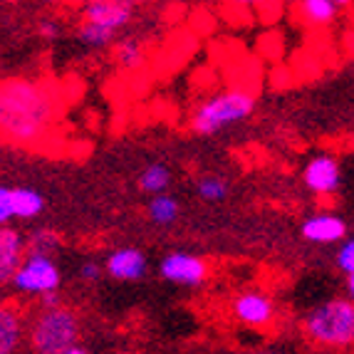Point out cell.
<instances>
[{"instance_id":"1","label":"cell","mask_w":354,"mask_h":354,"mask_svg":"<svg viewBox=\"0 0 354 354\" xmlns=\"http://www.w3.org/2000/svg\"><path fill=\"white\" fill-rule=\"evenodd\" d=\"M59 112L57 92L30 77H8L0 92L3 139L15 147H35L55 124Z\"/></svg>"},{"instance_id":"2","label":"cell","mask_w":354,"mask_h":354,"mask_svg":"<svg viewBox=\"0 0 354 354\" xmlns=\"http://www.w3.org/2000/svg\"><path fill=\"white\" fill-rule=\"evenodd\" d=\"M258 97L245 87H228L216 95L206 97L191 109L189 129L191 134L208 139V136L221 134L228 127L243 124L245 119L255 114Z\"/></svg>"},{"instance_id":"3","label":"cell","mask_w":354,"mask_h":354,"mask_svg":"<svg viewBox=\"0 0 354 354\" xmlns=\"http://www.w3.org/2000/svg\"><path fill=\"white\" fill-rule=\"evenodd\" d=\"M302 332L317 347L354 349V302L347 297H330L310 307L302 317Z\"/></svg>"},{"instance_id":"4","label":"cell","mask_w":354,"mask_h":354,"mask_svg":"<svg viewBox=\"0 0 354 354\" xmlns=\"http://www.w3.org/2000/svg\"><path fill=\"white\" fill-rule=\"evenodd\" d=\"M82 319L70 305L57 310H37L28 322V349L30 354H67L80 347Z\"/></svg>"},{"instance_id":"5","label":"cell","mask_w":354,"mask_h":354,"mask_svg":"<svg viewBox=\"0 0 354 354\" xmlns=\"http://www.w3.org/2000/svg\"><path fill=\"white\" fill-rule=\"evenodd\" d=\"M62 285V268L55 260V255H37L30 253L20 270L12 275L8 288L20 297H37L50 295V292H59Z\"/></svg>"},{"instance_id":"6","label":"cell","mask_w":354,"mask_h":354,"mask_svg":"<svg viewBox=\"0 0 354 354\" xmlns=\"http://www.w3.org/2000/svg\"><path fill=\"white\" fill-rule=\"evenodd\" d=\"M159 275L166 283L178 285V288H201L211 278V266L203 255L194 250H169L159 260Z\"/></svg>"},{"instance_id":"7","label":"cell","mask_w":354,"mask_h":354,"mask_svg":"<svg viewBox=\"0 0 354 354\" xmlns=\"http://www.w3.org/2000/svg\"><path fill=\"white\" fill-rule=\"evenodd\" d=\"M230 315L248 330H270L278 322V302L258 288H248L230 300Z\"/></svg>"},{"instance_id":"8","label":"cell","mask_w":354,"mask_h":354,"mask_svg":"<svg viewBox=\"0 0 354 354\" xmlns=\"http://www.w3.org/2000/svg\"><path fill=\"white\" fill-rule=\"evenodd\" d=\"M302 183L317 198L335 196L339 191V183H342V166H339L337 156L327 151L310 156L307 164L302 166Z\"/></svg>"},{"instance_id":"9","label":"cell","mask_w":354,"mask_h":354,"mask_svg":"<svg viewBox=\"0 0 354 354\" xmlns=\"http://www.w3.org/2000/svg\"><path fill=\"white\" fill-rule=\"evenodd\" d=\"M136 6L131 0H89L80 8V20H87V23L102 25L106 30H114V32H122L131 25L134 20Z\"/></svg>"},{"instance_id":"10","label":"cell","mask_w":354,"mask_h":354,"mask_svg":"<svg viewBox=\"0 0 354 354\" xmlns=\"http://www.w3.org/2000/svg\"><path fill=\"white\" fill-rule=\"evenodd\" d=\"M149 272V258L139 245H119L104 258V275L117 283H136Z\"/></svg>"},{"instance_id":"11","label":"cell","mask_w":354,"mask_h":354,"mask_svg":"<svg viewBox=\"0 0 354 354\" xmlns=\"http://www.w3.org/2000/svg\"><path fill=\"white\" fill-rule=\"evenodd\" d=\"M347 233V221L335 211H317L300 223V236L313 245H335V243L342 245L349 238Z\"/></svg>"},{"instance_id":"12","label":"cell","mask_w":354,"mask_h":354,"mask_svg":"<svg viewBox=\"0 0 354 354\" xmlns=\"http://www.w3.org/2000/svg\"><path fill=\"white\" fill-rule=\"evenodd\" d=\"M28 255V236L23 230H18L15 225L0 228V283L10 285L12 275L20 270Z\"/></svg>"},{"instance_id":"13","label":"cell","mask_w":354,"mask_h":354,"mask_svg":"<svg viewBox=\"0 0 354 354\" xmlns=\"http://www.w3.org/2000/svg\"><path fill=\"white\" fill-rule=\"evenodd\" d=\"M28 342V322L18 307L3 305L0 310V354H15Z\"/></svg>"},{"instance_id":"14","label":"cell","mask_w":354,"mask_h":354,"mask_svg":"<svg viewBox=\"0 0 354 354\" xmlns=\"http://www.w3.org/2000/svg\"><path fill=\"white\" fill-rule=\"evenodd\" d=\"M12 221H35L45 213V194L35 186H10Z\"/></svg>"},{"instance_id":"15","label":"cell","mask_w":354,"mask_h":354,"mask_svg":"<svg viewBox=\"0 0 354 354\" xmlns=\"http://www.w3.org/2000/svg\"><path fill=\"white\" fill-rule=\"evenodd\" d=\"M347 8L344 0H302L297 3V18L310 28H327Z\"/></svg>"},{"instance_id":"16","label":"cell","mask_w":354,"mask_h":354,"mask_svg":"<svg viewBox=\"0 0 354 354\" xmlns=\"http://www.w3.org/2000/svg\"><path fill=\"white\" fill-rule=\"evenodd\" d=\"M112 57L122 70H139L147 62V45L139 35H122L112 48Z\"/></svg>"},{"instance_id":"17","label":"cell","mask_w":354,"mask_h":354,"mask_svg":"<svg viewBox=\"0 0 354 354\" xmlns=\"http://www.w3.org/2000/svg\"><path fill=\"white\" fill-rule=\"evenodd\" d=\"M171 181H174L171 169L166 164H161V161H151V164H147L142 171H139L136 186H139V191H144V194H149L153 198V196L169 194Z\"/></svg>"},{"instance_id":"18","label":"cell","mask_w":354,"mask_h":354,"mask_svg":"<svg viewBox=\"0 0 354 354\" xmlns=\"http://www.w3.org/2000/svg\"><path fill=\"white\" fill-rule=\"evenodd\" d=\"M147 218L159 228H171L181 218V203L174 194L153 196L147 203Z\"/></svg>"},{"instance_id":"19","label":"cell","mask_w":354,"mask_h":354,"mask_svg":"<svg viewBox=\"0 0 354 354\" xmlns=\"http://www.w3.org/2000/svg\"><path fill=\"white\" fill-rule=\"evenodd\" d=\"M75 37L80 45H84L87 50H106L114 48V42L119 40V35L114 30H106L102 25L87 23V20H80L75 28Z\"/></svg>"},{"instance_id":"20","label":"cell","mask_w":354,"mask_h":354,"mask_svg":"<svg viewBox=\"0 0 354 354\" xmlns=\"http://www.w3.org/2000/svg\"><path fill=\"white\" fill-rule=\"evenodd\" d=\"M196 196L203 203H221L230 196V183L218 174H206L196 178Z\"/></svg>"},{"instance_id":"21","label":"cell","mask_w":354,"mask_h":354,"mask_svg":"<svg viewBox=\"0 0 354 354\" xmlns=\"http://www.w3.org/2000/svg\"><path fill=\"white\" fill-rule=\"evenodd\" d=\"M28 248L30 253L37 255H53L59 248V233L53 228H35L28 233Z\"/></svg>"},{"instance_id":"22","label":"cell","mask_w":354,"mask_h":354,"mask_svg":"<svg viewBox=\"0 0 354 354\" xmlns=\"http://www.w3.org/2000/svg\"><path fill=\"white\" fill-rule=\"evenodd\" d=\"M335 266H337V270L344 272V278H347V275H354V236H349L347 241L337 248Z\"/></svg>"},{"instance_id":"23","label":"cell","mask_w":354,"mask_h":354,"mask_svg":"<svg viewBox=\"0 0 354 354\" xmlns=\"http://www.w3.org/2000/svg\"><path fill=\"white\" fill-rule=\"evenodd\" d=\"M62 32H65V28L55 18H40L35 25V35L40 37L42 42H57L59 37H62Z\"/></svg>"},{"instance_id":"24","label":"cell","mask_w":354,"mask_h":354,"mask_svg":"<svg viewBox=\"0 0 354 354\" xmlns=\"http://www.w3.org/2000/svg\"><path fill=\"white\" fill-rule=\"evenodd\" d=\"M77 275H80V280H82V283L95 285L97 280H102V275H104V263H97V260H84L82 266L77 268Z\"/></svg>"},{"instance_id":"25","label":"cell","mask_w":354,"mask_h":354,"mask_svg":"<svg viewBox=\"0 0 354 354\" xmlns=\"http://www.w3.org/2000/svg\"><path fill=\"white\" fill-rule=\"evenodd\" d=\"M10 223H12L10 186H0V228H8Z\"/></svg>"},{"instance_id":"26","label":"cell","mask_w":354,"mask_h":354,"mask_svg":"<svg viewBox=\"0 0 354 354\" xmlns=\"http://www.w3.org/2000/svg\"><path fill=\"white\" fill-rule=\"evenodd\" d=\"M37 302H40V310H57V307L65 305V300H62V295H59V292H50V295H42Z\"/></svg>"},{"instance_id":"27","label":"cell","mask_w":354,"mask_h":354,"mask_svg":"<svg viewBox=\"0 0 354 354\" xmlns=\"http://www.w3.org/2000/svg\"><path fill=\"white\" fill-rule=\"evenodd\" d=\"M344 297L354 302V275H347V278H344Z\"/></svg>"},{"instance_id":"28","label":"cell","mask_w":354,"mask_h":354,"mask_svg":"<svg viewBox=\"0 0 354 354\" xmlns=\"http://www.w3.org/2000/svg\"><path fill=\"white\" fill-rule=\"evenodd\" d=\"M67 354H92V352H89V349H87V347H84V344H80V347L70 349V352H67Z\"/></svg>"},{"instance_id":"29","label":"cell","mask_w":354,"mask_h":354,"mask_svg":"<svg viewBox=\"0 0 354 354\" xmlns=\"http://www.w3.org/2000/svg\"><path fill=\"white\" fill-rule=\"evenodd\" d=\"M114 354H144V352H139V349H119V352H114Z\"/></svg>"},{"instance_id":"30","label":"cell","mask_w":354,"mask_h":354,"mask_svg":"<svg viewBox=\"0 0 354 354\" xmlns=\"http://www.w3.org/2000/svg\"><path fill=\"white\" fill-rule=\"evenodd\" d=\"M263 354H280V352H275V349H270V352H263Z\"/></svg>"},{"instance_id":"31","label":"cell","mask_w":354,"mask_h":354,"mask_svg":"<svg viewBox=\"0 0 354 354\" xmlns=\"http://www.w3.org/2000/svg\"><path fill=\"white\" fill-rule=\"evenodd\" d=\"M352 142H354V136H352Z\"/></svg>"}]
</instances>
